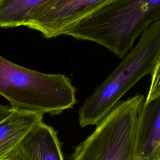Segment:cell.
<instances>
[{
  "mask_svg": "<svg viewBox=\"0 0 160 160\" xmlns=\"http://www.w3.org/2000/svg\"><path fill=\"white\" fill-rule=\"evenodd\" d=\"M84 101L79 111L81 128L97 125L140 79L151 74L160 60V19L141 34L136 45Z\"/></svg>",
  "mask_w": 160,
  "mask_h": 160,
  "instance_id": "6da1fadb",
  "label": "cell"
},
{
  "mask_svg": "<svg viewBox=\"0 0 160 160\" xmlns=\"http://www.w3.org/2000/svg\"><path fill=\"white\" fill-rule=\"evenodd\" d=\"M0 95L11 109L58 115L77 102L71 79L19 66L0 56Z\"/></svg>",
  "mask_w": 160,
  "mask_h": 160,
  "instance_id": "7a4b0ae2",
  "label": "cell"
},
{
  "mask_svg": "<svg viewBox=\"0 0 160 160\" xmlns=\"http://www.w3.org/2000/svg\"><path fill=\"white\" fill-rule=\"evenodd\" d=\"M152 23L144 0H112L77 23L65 35L98 44L122 58Z\"/></svg>",
  "mask_w": 160,
  "mask_h": 160,
  "instance_id": "3957f363",
  "label": "cell"
},
{
  "mask_svg": "<svg viewBox=\"0 0 160 160\" xmlns=\"http://www.w3.org/2000/svg\"><path fill=\"white\" fill-rule=\"evenodd\" d=\"M145 98L119 102L74 148L69 160H138L139 118Z\"/></svg>",
  "mask_w": 160,
  "mask_h": 160,
  "instance_id": "277c9868",
  "label": "cell"
},
{
  "mask_svg": "<svg viewBox=\"0 0 160 160\" xmlns=\"http://www.w3.org/2000/svg\"><path fill=\"white\" fill-rule=\"evenodd\" d=\"M112 0H48L34 13L27 28L46 38L65 35L83 19Z\"/></svg>",
  "mask_w": 160,
  "mask_h": 160,
  "instance_id": "5b68a950",
  "label": "cell"
},
{
  "mask_svg": "<svg viewBox=\"0 0 160 160\" xmlns=\"http://www.w3.org/2000/svg\"><path fill=\"white\" fill-rule=\"evenodd\" d=\"M42 118L40 113L11 109L0 121V159L9 160L23 139Z\"/></svg>",
  "mask_w": 160,
  "mask_h": 160,
  "instance_id": "8992f818",
  "label": "cell"
},
{
  "mask_svg": "<svg viewBox=\"0 0 160 160\" xmlns=\"http://www.w3.org/2000/svg\"><path fill=\"white\" fill-rule=\"evenodd\" d=\"M138 160H160V97L144 103L141 109Z\"/></svg>",
  "mask_w": 160,
  "mask_h": 160,
  "instance_id": "52a82bcc",
  "label": "cell"
},
{
  "mask_svg": "<svg viewBox=\"0 0 160 160\" xmlns=\"http://www.w3.org/2000/svg\"><path fill=\"white\" fill-rule=\"evenodd\" d=\"M19 148L27 160H64L57 131L42 121L26 136Z\"/></svg>",
  "mask_w": 160,
  "mask_h": 160,
  "instance_id": "ba28073f",
  "label": "cell"
},
{
  "mask_svg": "<svg viewBox=\"0 0 160 160\" xmlns=\"http://www.w3.org/2000/svg\"><path fill=\"white\" fill-rule=\"evenodd\" d=\"M48 0H0V28L28 25L36 11Z\"/></svg>",
  "mask_w": 160,
  "mask_h": 160,
  "instance_id": "9c48e42d",
  "label": "cell"
},
{
  "mask_svg": "<svg viewBox=\"0 0 160 160\" xmlns=\"http://www.w3.org/2000/svg\"><path fill=\"white\" fill-rule=\"evenodd\" d=\"M151 75L150 86L144 103H148L160 97V60Z\"/></svg>",
  "mask_w": 160,
  "mask_h": 160,
  "instance_id": "30bf717a",
  "label": "cell"
},
{
  "mask_svg": "<svg viewBox=\"0 0 160 160\" xmlns=\"http://www.w3.org/2000/svg\"><path fill=\"white\" fill-rule=\"evenodd\" d=\"M147 12L152 22L160 19V0H144Z\"/></svg>",
  "mask_w": 160,
  "mask_h": 160,
  "instance_id": "8fae6325",
  "label": "cell"
},
{
  "mask_svg": "<svg viewBox=\"0 0 160 160\" xmlns=\"http://www.w3.org/2000/svg\"><path fill=\"white\" fill-rule=\"evenodd\" d=\"M9 160H27L24 154L18 147V148L12 153Z\"/></svg>",
  "mask_w": 160,
  "mask_h": 160,
  "instance_id": "7c38bea8",
  "label": "cell"
},
{
  "mask_svg": "<svg viewBox=\"0 0 160 160\" xmlns=\"http://www.w3.org/2000/svg\"><path fill=\"white\" fill-rule=\"evenodd\" d=\"M11 107L0 104V121H1L5 117H6L11 112Z\"/></svg>",
  "mask_w": 160,
  "mask_h": 160,
  "instance_id": "4fadbf2b",
  "label": "cell"
},
{
  "mask_svg": "<svg viewBox=\"0 0 160 160\" xmlns=\"http://www.w3.org/2000/svg\"><path fill=\"white\" fill-rule=\"evenodd\" d=\"M0 160H2V159H0Z\"/></svg>",
  "mask_w": 160,
  "mask_h": 160,
  "instance_id": "5bb4252c",
  "label": "cell"
}]
</instances>
